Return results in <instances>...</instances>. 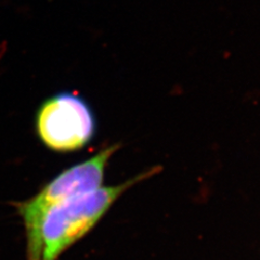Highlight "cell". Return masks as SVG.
<instances>
[{
	"label": "cell",
	"mask_w": 260,
	"mask_h": 260,
	"mask_svg": "<svg viewBox=\"0 0 260 260\" xmlns=\"http://www.w3.org/2000/svg\"><path fill=\"white\" fill-rule=\"evenodd\" d=\"M158 167L116 185L101 188L49 208L25 229L26 260H58L93 229L121 195L138 182L157 174Z\"/></svg>",
	"instance_id": "obj_1"
},
{
	"label": "cell",
	"mask_w": 260,
	"mask_h": 260,
	"mask_svg": "<svg viewBox=\"0 0 260 260\" xmlns=\"http://www.w3.org/2000/svg\"><path fill=\"white\" fill-rule=\"evenodd\" d=\"M35 126L39 140L55 152L83 149L96 132L90 105L72 92H60L45 100L36 113Z\"/></svg>",
	"instance_id": "obj_2"
},
{
	"label": "cell",
	"mask_w": 260,
	"mask_h": 260,
	"mask_svg": "<svg viewBox=\"0 0 260 260\" xmlns=\"http://www.w3.org/2000/svg\"><path fill=\"white\" fill-rule=\"evenodd\" d=\"M117 150V144L107 146L92 157L65 169L34 197L19 203L16 209L24 228L31 226L49 208L101 188L105 169Z\"/></svg>",
	"instance_id": "obj_3"
}]
</instances>
